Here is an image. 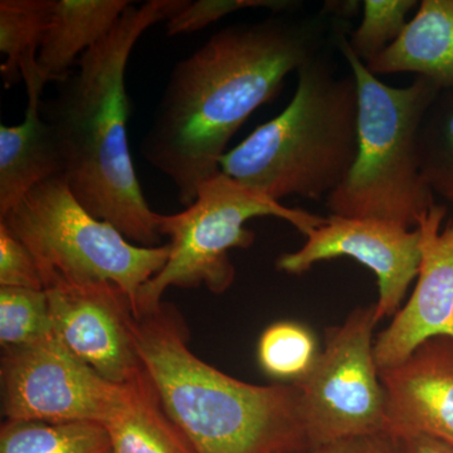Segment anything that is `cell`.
<instances>
[{"label": "cell", "mask_w": 453, "mask_h": 453, "mask_svg": "<svg viewBox=\"0 0 453 453\" xmlns=\"http://www.w3.org/2000/svg\"><path fill=\"white\" fill-rule=\"evenodd\" d=\"M327 18L286 12L232 25L174 65L142 154L172 180L184 207L219 174L229 140L253 111L323 50Z\"/></svg>", "instance_id": "cell-1"}, {"label": "cell", "mask_w": 453, "mask_h": 453, "mask_svg": "<svg viewBox=\"0 0 453 453\" xmlns=\"http://www.w3.org/2000/svg\"><path fill=\"white\" fill-rule=\"evenodd\" d=\"M189 0L130 4L105 38L83 52L77 67L42 103L65 160L71 192L91 216L111 223L127 241L157 247L162 241L134 169L127 142V61L136 42L157 23L183 11Z\"/></svg>", "instance_id": "cell-2"}, {"label": "cell", "mask_w": 453, "mask_h": 453, "mask_svg": "<svg viewBox=\"0 0 453 453\" xmlns=\"http://www.w3.org/2000/svg\"><path fill=\"white\" fill-rule=\"evenodd\" d=\"M131 332L160 403L196 453L308 451L294 384L255 386L203 362L170 303L134 316Z\"/></svg>", "instance_id": "cell-3"}, {"label": "cell", "mask_w": 453, "mask_h": 453, "mask_svg": "<svg viewBox=\"0 0 453 453\" xmlns=\"http://www.w3.org/2000/svg\"><path fill=\"white\" fill-rule=\"evenodd\" d=\"M291 103L226 151V177L273 201L327 198L345 180L357 151V82L336 76L323 50L297 71Z\"/></svg>", "instance_id": "cell-4"}, {"label": "cell", "mask_w": 453, "mask_h": 453, "mask_svg": "<svg viewBox=\"0 0 453 453\" xmlns=\"http://www.w3.org/2000/svg\"><path fill=\"white\" fill-rule=\"evenodd\" d=\"M334 38L356 80L359 112L356 162L327 196V208L335 216L416 228L434 204L419 164L418 131L440 88L419 76L407 88L387 85L354 55L344 32Z\"/></svg>", "instance_id": "cell-5"}, {"label": "cell", "mask_w": 453, "mask_h": 453, "mask_svg": "<svg viewBox=\"0 0 453 453\" xmlns=\"http://www.w3.org/2000/svg\"><path fill=\"white\" fill-rule=\"evenodd\" d=\"M0 222L19 238L40 268L44 288L56 283L109 282L129 296L136 315L140 288L168 262L169 244L142 247L95 219L74 198L65 175L49 179Z\"/></svg>", "instance_id": "cell-6"}, {"label": "cell", "mask_w": 453, "mask_h": 453, "mask_svg": "<svg viewBox=\"0 0 453 453\" xmlns=\"http://www.w3.org/2000/svg\"><path fill=\"white\" fill-rule=\"evenodd\" d=\"M257 217L286 220L303 235L326 222L325 217L285 207L219 172L203 184L186 210L159 214V232L170 238V255L165 266L140 288L135 316L157 309L173 286L204 285L213 294L228 290L235 277L229 251L252 246L255 234L244 225Z\"/></svg>", "instance_id": "cell-7"}, {"label": "cell", "mask_w": 453, "mask_h": 453, "mask_svg": "<svg viewBox=\"0 0 453 453\" xmlns=\"http://www.w3.org/2000/svg\"><path fill=\"white\" fill-rule=\"evenodd\" d=\"M377 324L372 303L354 309L339 326L327 327L314 366L294 384L309 449L387 432L386 398L372 340Z\"/></svg>", "instance_id": "cell-8"}, {"label": "cell", "mask_w": 453, "mask_h": 453, "mask_svg": "<svg viewBox=\"0 0 453 453\" xmlns=\"http://www.w3.org/2000/svg\"><path fill=\"white\" fill-rule=\"evenodd\" d=\"M0 377L5 421L106 425L124 405L129 388L104 380L55 334L4 349Z\"/></svg>", "instance_id": "cell-9"}, {"label": "cell", "mask_w": 453, "mask_h": 453, "mask_svg": "<svg viewBox=\"0 0 453 453\" xmlns=\"http://www.w3.org/2000/svg\"><path fill=\"white\" fill-rule=\"evenodd\" d=\"M349 257L371 268L378 280L380 299L375 303L378 323L395 318L401 310L421 265V234L374 219L327 217L326 222L306 234V243L296 252L277 258V270L303 275L315 264Z\"/></svg>", "instance_id": "cell-10"}, {"label": "cell", "mask_w": 453, "mask_h": 453, "mask_svg": "<svg viewBox=\"0 0 453 453\" xmlns=\"http://www.w3.org/2000/svg\"><path fill=\"white\" fill-rule=\"evenodd\" d=\"M44 291L53 333L74 357L118 386L144 372L131 332L134 306L120 288L109 282L56 283Z\"/></svg>", "instance_id": "cell-11"}, {"label": "cell", "mask_w": 453, "mask_h": 453, "mask_svg": "<svg viewBox=\"0 0 453 453\" xmlns=\"http://www.w3.org/2000/svg\"><path fill=\"white\" fill-rule=\"evenodd\" d=\"M446 214V205L434 203L416 226L421 234L417 285L408 303L375 340L380 372L403 362L425 340L453 338V219L442 228Z\"/></svg>", "instance_id": "cell-12"}, {"label": "cell", "mask_w": 453, "mask_h": 453, "mask_svg": "<svg viewBox=\"0 0 453 453\" xmlns=\"http://www.w3.org/2000/svg\"><path fill=\"white\" fill-rule=\"evenodd\" d=\"M387 434H426L453 445V338L434 336L380 372Z\"/></svg>", "instance_id": "cell-13"}, {"label": "cell", "mask_w": 453, "mask_h": 453, "mask_svg": "<svg viewBox=\"0 0 453 453\" xmlns=\"http://www.w3.org/2000/svg\"><path fill=\"white\" fill-rule=\"evenodd\" d=\"M42 94H27L26 118L0 127V217L35 187L65 174V160L52 130L42 118Z\"/></svg>", "instance_id": "cell-14"}, {"label": "cell", "mask_w": 453, "mask_h": 453, "mask_svg": "<svg viewBox=\"0 0 453 453\" xmlns=\"http://www.w3.org/2000/svg\"><path fill=\"white\" fill-rule=\"evenodd\" d=\"M365 65L375 76L412 73L453 88V0H423L401 37Z\"/></svg>", "instance_id": "cell-15"}, {"label": "cell", "mask_w": 453, "mask_h": 453, "mask_svg": "<svg viewBox=\"0 0 453 453\" xmlns=\"http://www.w3.org/2000/svg\"><path fill=\"white\" fill-rule=\"evenodd\" d=\"M134 2L130 0H53L38 67L47 82H59L80 53L105 38Z\"/></svg>", "instance_id": "cell-16"}, {"label": "cell", "mask_w": 453, "mask_h": 453, "mask_svg": "<svg viewBox=\"0 0 453 453\" xmlns=\"http://www.w3.org/2000/svg\"><path fill=\"white\" fill-rule=\"evenodd\" d=\"M105 426L113 453H196L166 414L145 371L129 383L127 401Z\"/></svg>", "instance_id": "cell-17"}, {"label": "cell", "mask_w": 453, "mask_h": 453, "mask_svg": "<svg viewBox=\"0 0 453 453\" xmlns=\"http://www.w3.org/2000/svg\"><path fill=\"white\" fill-rule=\"evenodd\" d=\"M53 0H2L0 52L5 88L26 81L27 92H43L46 80L38 67V53L52 16Z\"/></svg>", "instance_id": "cell-18"}, {"label": "cell", "mask_w": 453, "mask_h": 453, "mask_svg": "<svg viewBox=\"0 0 453 453\" xmlns=\"http://www.w3.org/2000/svg\"><path fill=\"white\" fill-rule=\"evenodd\" d=\"M0 453H113L103 423L5 421Z\"/></svg>", "instance_id": "cell-19"}, {"label": "cell", "mask_w": 453, "mask_h": 453, "mask_svg": "<svg viewBox=\"0 0 453 453\" xmlns=\"http://www.w3.org/2000/svg\"><path fill=\"white\" fill-rule=\"evenodd\" d=\"M423 178L434 195L453 207V88L440 89L418 131Z\"/></svg>", "instance_id": "cell-20"}, {"label": "cell", "mask_w": 453, "mask_h": 453, "mask_svg": "<svg viewBox=\"0 0 453 453\" xmlns=\"http://www.w3.org/2000/svg\"><path fill=\"white\" fill-rule=\"evenodd\" d=\"M314 333L296 321H277L258 340L257 359L268 377L297 383L320 356Z\"/></svg>", "instance_id": "cell-21"}, {"label": "cell", "mask_w": 453, "mask_h": 453, "mask_svg": "<svg viewBox=\"0 0 453 453\" xmlns=\"http://www.w3.org/2000/svg\"><path fill=\"white\" fill-rule=\"evenodd\" d=\"M53 334L46 291L0 288V345L3 350L25 347Z\"/></svg>", "instance_id": "cell-22"}, {"label": "cell", "mask_w": 453, "mask_h": 453, "mask_svg": "<svg viewBox=\"0 0 453 453\" xmlns=\"http://www.w3.org/2000/svg\"><path fill=\"white\" fill-rule=\"evenodd\" d=\"M416 0H365L363 22L351 32L349 46L365 65L383 53L403 33Z\"/></svg>", "instance_id": "cell-23"}, {"label": "cell", "mask_w": 453, "mask_h": 453, "mask_svg": "<svg viewBox=\"0 0 453 453\" xmlns=\"http://www.w3.org/2000/svg\"><path fill=\"white\" fill-rule=\"evenodd\" d=\"M299 7V3L291 0H198L189 2L183 11L179 12L166 22V35H184L201 31L222 19L228 14L242 9H268L271 13H286Z\"/></svg>", "instance_id": "cell-24"}, {"label": "cell", "mask_w": 453, "mask_h": 453, "mask_svg": "<svg viewBox=\"0 0 453 453\" xmlns=\"http://www.w3.org/2000/svg\"><path fill=\"white\" fill-rule=\"evenodd\" d=\"M0 288L44 290L40 268L31 251L0 222Z\"/></svg>", "instance_id": "cell-25"}, {"label": "cell", "mask_w": 453, "mask_h": 453, "mask_svg": "<svg viewBox=\"0 0 453 453\" xmlns=\"http://www.w3.org/2000/svg\"><path fill=\"white\" fill-rule=\"evenodd\" d=\"M303 453H401L395 438L389 434L353 437L316 447Z\"/></svg>", "instance_id": "cell-26"}, {"label": "cell", "mask_w": 453, "mask_h": 453, "mask_svg": "<svg viewBox=\"0 0 453 453\" xmlns=\"http://www.w3.org/2000/svg\"><path fill=\"white\" fill-rule=\"evenodd\" d=\"M401 453H453V445L426 434L395 437Z\"/></svg>", "instance_id": "cell-27"}, {"label": "cell", "mask_w": 453, "mask_h": 453, "mask_svg": "<svg viewBox=\"0 0 453 453\" xmlns=\"http://www.w3.org/2000/svg\"><path fill=\"white\" fill-rule=\"evenodd\" d=\"M360 3L345 0V2H325L321 13L327 17H338L339 19L356 17L359 12Z\"/></svg>", "instance_id": "cell-28"}]
</instances>
